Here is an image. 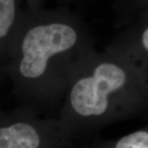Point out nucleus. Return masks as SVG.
Listing matches in <instances>:
<instances>
[{
  "mask_svg": "<svg viewBox=\"0 0 148 148\" xmlns=\"http://www.w3.org/2000/svg\"><path fill=\"white\" fill-rule=\"evenodd\" d=\"M73 148H148V126L116 139L95 138Z\"/></svg>",
  "mask_w": 148,
  "mask_h": 148,
  "instance_id": "nucleus-6",
  "label": "nucleus"
},
{
  "mask_svg": "<svg viewBox=\"0 0 148 148\" xmlns=\"http://www.w3.org/2000/svg\"><path fill=\"white\" fill-rule=\"evenodd\" d=\"M31 3L29 0H0V61L4 64L20 37Z\"/></svg>",
  "mask_w": 148,
  "mask_h": 148,
  "instance_id": "nucleus-5",
  "label": "nucleus"
},
{
  "mask_svg": "<svg viewBox=\"0 0 148 148\" xmlns=\"http://www.w3.org/2000/svg\"><path fill=\"white\" fill-rule=\"evenodd\" d=\"M121 29L106 46L132 58L148 76V12L140 13Z\"/></svg>",
  "mask_w": 148,
  "mask_h": 148,
  "instance_id": "nucleus-4",
  "label": "nucleus"
},
{
  "mask_svg": "<svg viewBox=\"0 0 148 148\" xmlns=\"http://www.w3.org/2000/svg\"><path fill=\"white\" fill-rule=\"evenodd\" d=\"M29 1L33 2V3H35V2H41V0H29Z\"/></svg>",
  "mask_w": 148,
  "mask_h": 148,
  "instance_id": "nucleus-9",
  "label": "nucleus"
},
{
  "mask_svg": "<svg viewBox=\"0 0 148 148\" xmlns=\"http://www.w3.org/2000/svg\"><path fill=\"white\" fill-rule=\"evenodd\" d=\"M98 49L88 25L68 6L30 4L23 30L1 73L18 106L58 116L72 80Z\"/></svg>",
  "mask_w": 148,
  "mask_h": 148,
  "instance_id": "nucleus-1",
  "label": "nucleus"
},
{
  "mask_svg": "<svg viewBox=\"0 0 148 148\" xmlns=\"http://www.w3.org/2000/svg\"><path fill=\"white\" fill-rule=\"evenodd\" d=\"M112 8L116 15V27H123L140 13L148 12V0H114Z\"/></svg>",
  "mask_w": 148,
  "mask_h": 148,
  "instance_id": "nucleus-7",
  "label": "nucleus"
},
{
  "mask_svg": "<svg viewBox=\"0 0 148 148\" xmlns=\"http://www.w3.org/2000/svg\"><path fill=\"white\" fill-rule=\"evenodd\" d=\"M56 1L58 5L69 7V5L82 6L84 4H88L89 3L94 2L95 0H56Z\"/></svg>",
  "mask_w": 148,
  "mask_h": 148,
  "instance_id": "nucleus-8",
  "label": "nucleus"
},
{
  "mask_svg": "<svg viewBox=\"0 0 148 148\" xmlns=\"http://www.w3.org/2000/svg\"><path fill=\"white\" fill-rule=\"evenodd\" d=\"M75 140L58 116L17 106L0 114V148H73Z\"/></svg>",
  "mask_w": 148,
  "mask_h": 148,
  "instance_id": "nucleus-3",
  "label": "nucleus"
},
{
  "mask_svg": "<svg viewBox=\"0 0 148 148\" xmlns=\"http://www.w3.org/2000/svg\"><path fill=\"white\" fill-rule=\"evenodd\" d=\"M148 114V76L132 58L106 46L72 80L58 118L75 142Z\"/></svg>",
  "mask_w": 148,
  "mask_h": 148,
  "instance_id": "nucleus-2",
  "label": "nucleus"
}]
</instances>
